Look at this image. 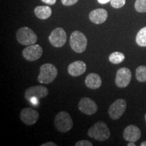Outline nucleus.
<instances>
[{
	"mask_svg": "<svg viewBox=\"0 0 146 146\" xmlns=\"http://www.w3.org/2000/svg\"><path fill=\"white\" fill-rule=\"evenodd\" d=\"M110 131L106 124L103 121H98L89 129L87 135L90 137L100 141H104L110 137Z\"/></svg>",
	"mask_w": 146,
	"mask_h": 146,
	"instance_id": "1",
	"label": "nucleus"
},
{
	"mask_svg": "<svg viewBox=\"0 0 146 146\" xmlns=\"http://www.w3.org/2000/svg\"><path fill=\"white\" fill-rule=\"evenodd\" d=\"M58 75L57 68L50 63L44 64L40 67L38 81L42 84H50L54 81Z\"/></svg>",
	"mask_w": 146,
	"mask_h": 146,
	"instance_id": "2",
	"label": "nucleus"
},
{
	"mask_svg": "<svg viewBox=\"0 0 146 146\" xmlns=\"http://www.w3.org/2000/svg\"><path fill=\"white\" fill-rule=\"evenodd\" d=\"M54 125L60 132L67 133L72 128L73 121L68 112L61 111L55 117Z\"/></svg>",
	"mask_w": 146,
	"mask_h": 146,
	"instance_id": "3",
	"label": "nucleus"
},
{
	"mask_svg": "<svg viewBox=\"0 0 146 146\" xmlns=\"http://www.w3.org/2000/svg\"><path fill=\"white\" fill-rule=\"evenodd\" d=\"M70 45L72 50L76 53H83L87 46V39L83 33L78 31L72 32L70 37Z\"/></svg>",
	"mask_w": 146,
	"mask_h": 146,
	"instance_id": "4",
	"label": "nucleus"
},
{
	"mask_svg": "<svg viewBox=\"0 0 146 146\" xmlns=\"http://www.w3.org/2000/svg\"><path fill=\"white\" fill-rule=\"evenodd\" d=\"M16 39L21 45L29 46L35 44L37 41V36L31 29L24 27L18 29L16 32Z\"/></svg>",
	"mask_w": 146,
	"mask_h": 146,
	"instance_id": "5",
	"label": "nucleus"
},
{
	"mask_svg": "<svg viewBox=\"0 0 146 146\" xmlns=\"http://www.w3.org/2000/svg\"><path fill=\"white\" fill-rule=\"evenodd\" d=\"M127 108V102L124 99H118L111 104L108 109L110 117L112 120H118L123 116Z\"/></svg>",
	"mask_w": 146,
	"mask_h": 146,
	"instance_id": "6",
	"label": "nucleus"
},
{
	"mask_svg": "<svg viewBox=\"0 0 146 146\" xmlns=\"http://www.w3.org/2000/svg\"><path fill=\"white\" fill-rule=\"evenodd\" d=\"M66 33L62 28L55 29L49 36V41L55 47H61L66 42Z\"/></svg>",
	"mask_w": 146,
	"mask_h": 146,
	"instance_id": "7",
	"label": "nucleus"
},
{
	"mask_svg": "<svg viewBox=\"0 0 146 146\" xmlns=\"http://www.w3.org/2000/svg\"><path fill=\"white\" fill-rule=\"evenodd\" d=\"M132 78V73L128 68H121L118 69L116 72L115 83L120 88H125L129 85Z\"/></svg>",
	"mask_w": 146,
	"mask_h": 146,
	"instance_id": "8",
	"label": "nucleus"
},
{
	"mask_svg": "<svg viewBox=\"0 0 146 146\" xmlns=\"http://www.w3.org/2000/svg\"><path fill=\"white\" fill-rule=\"evenodd\" d=\"M43 54V49L39 45L33 44L29 45L23 51V56L25 60L29 62H34L39 59Z\"/></svg>",
	"mask_w": 146,
	"mask_h": 146,
	"instance_id": "9",
	"label": "nucleus"
},
{
	"mask_svg": "<svg viewBox=\"0 0 146 146\" xmlns=\"http://www.w3.org/2000/svg\"><path fill=\"white\" fill-rule=\"evenodd\" d=\"M48 89L45 87L37 85L29 87L25 91V98L29 101L32 98H36L38 100L43 99L48 95Z\"/></svg>",
	"mask_w": 146,
	"mask_h": 146,
	"instance_id": "10",
	"label": "nucleus"
},
{
	"mask_svg": "<svg viewBox=\"0 0 146 146\" xmlns=\"http://www.w3.org/2000/svg\"><path fill=\"white\" fill-rule=\"evenodd\" d=\"M78 109L82 113L87 115H93L98 111V107L94 100L89 98H83L78 105Z\"/></svg>",
	"mask_w": 146,
	"mask_h": 146,
	"instance_id": "11",
	"label": "nucleus"
},
{
	"mask_svg": "<svg viewBox=\"0 0 146 146\" xmlns=\"http://www.w3.org/2000/svg\"><path fill=\"white\" fill-rule=\"evenodd\" d=\"M39 118V114L31 108H25L21 112V119L25 125H33L35 124Z\"/></svg>",
	"mask_w": 146,
	"mask_h": 146,
	"instance_id": "12",
	"label": "nucleus"
},
{
	"mask_svg": "<svg viewBox=\"0 0 146 146\" xmlns=\"http://www.w3.org/2000/svg\"><path fill=\"white\" fill-rule=\"evenodd\" d=\"M141 133L140 129L135 125H129L123 131V137L126 141L136 142L141 137Z\"/></svg>",
	"mask_w": 146,
	"mask_h": 146,
	"instance_id": "13",
	"label": "nucleus"
},
{
	"mask_svg": "<svg viewBox=\"0 0 146 146\" xmlns=\"http://www.w3.org/2000/svg\"><path fill=\"white\" fill-rule=\"evenodd\" d=\"M89 18L92 23L96 25H100L107 20L108 12L103 8L96 9L89 13Z\"/></svg>",
	"mask_w": 146,
	"mask_h": 146,
	"instance_id": "14",
	"label": "nucleus"
},
{
	"mask_svg": "<svg viewBox=\"0 0 146 146\" xmlns=\"http://www.w3.org/2000/svg\"><path fill=\"white\" fill-rule=\"evenodd\" d=\"M87 66L83 61H75L71 63L68 67V72L72 76H78L84 74L86 71Z\"/></svg>",
	"mask_w": 146,
	"mask_h": 146,
	"instance_id": "15",
	"label": "nucleus"
},
{
	"mask_svg": "<svg viewBox=\"0 0 146 146\" xmlns=\"http://www.w3.org/2000/svg\"><path fill=\"white\" fill-rule=\"evenodd\" d=\"M85 85L91 89H97L101 87L102 81L99 74L90 73L85 78Z\"/></svg>",
	"mask_w": 146,
	"mask_h": 146,
	"instance_id": "16",
	"label": "nucleus"
},
{
	"mask_svg": "<svg viewBox=\"0 0 146 146\" xmlns=\"http://www.w3.org/2000/svg\"><path fill=\"white\" fill-rule=\"evenodd\" d=\"M35 14L38 18L45 20L50 18L52 14V8L46 5H40L35 8Z\"/></svg>",
	"mask_w": 146,
	"mask_h": 146,
	"instance_id": "17",
	"label": "nucleus"
},
{
	"mask_svg": "<svg viewBox=\"0 0 146 146\" xmlns=\"http://www.w3.org/2000/svg\"><path fill=\"white\" fill-rule=\"evenodd\" d=\"M125 59V55L119 52H113L109 56V61L114 64H118L123 62Z\"/></svg>",
	"mask_w": 146,
	"mask_h": 146,
	"instance_id": "18",
	"label": "nucleus"
},
{
	"mask_svg": "<svg viewBox=\"0 0 146 146\" xmlns=\"http://www.w3.org/2000/svg\"><path fill=\"white\" fill-rule=\"evenodd\" d=\"M136 43L139 46L146 47V27L138 32L136 36Z\"/></svg>",
	"mask_w": 146,
	"mask_h": 146,
	"instance_id": "19",
	"label": "nucleus"
},
{
	"mask_svg": "<svg viewBox=\"0 0 146 146\" xmlns=\"http://www.w3.org/2000/svg\"><path fill=\"white\" fill-rule=\"evenodd\" d=\"M136 78L141 83L146 82V66H140L136 69Z\"/></svg>",
	"mask_w": 146,
	"mask_h": 146,
	"instance_id": "20",
	"label": "nucleus"
},
{
	"mask_svg": "<svg viewBox=\"0 0 146 146\" xmlns=\"http://www.w3.org/2000/svg\"><path fill=\"white\" fill-rule=\"evenodd\" d=\"M135 8L138 12H146V0H136Z\"/></svg>",
	"mask_w": 146,
	"mask_h": 146,
	"instance_id": "21",
	"label": "nucleus"
},
{
	"mask_svg": "<svg viewBox=\"0 0 146 146\" xmlns=\"http://www.w3.org/2000/svg\"><path fill=\"white\" fill-rule=\"evenodd\" d=\"M126 0H111L110 3L114 8H120L125 5Z\"/></svg>",
	"mask_w": 146,
	"mask_h": 146,
	"instance_id": "22",
	"label": "nucleus"
},
{
	"mask_svg": "<svg viewBox=\"0 0 146 146\" xmlns=\"http://www.w3.org/2000/svg\"><path fill=\"white\" fill-rule=\"evenodd\" d=\"M75 146H93V144L88 140H81L76 142Z\"/></svg>",
	"mask_w": 146,
	"mask_h": 146,
	"instance_id": "23",
	"label": "nucleus"
},
{
	"mask_svg": "<svg viewBox=\"0 0 146 146\" xmlns=\"http://www.w3.org/2000/svg\"><path fill=\"white\" fill-rule=\"evenodd\" d=\"M61 1L64 5L70 6V5H72L75 4L76 3H77L78 0H61Z\"/></svg>",
	"mask_w": 146,
	"mask_h": 146,
	"instance_id": "24",
	"label": "nucleus"
},
{
	"mask_svg": "<svg viewBox=\"0 0 146 146\" xmlns=\"http://www.w3.org/2000/svg\"><path fill=\"white\" fill-rule=\"evenodd\" d=\"M41 1L48 5H54L56 3V0H41Z\"/></svg>",
	"mask_w": 146,
	"mask_h": 146,
	"instance_id": "25",
	"label": "nucleus"
},
{
	"mask_svg": "<svg viewBox=\"0 0 146 146\" xmlns=\"http://www.w3.org/2000/svg\"><path fill=\"white\" fill-rule=\"evenodd\" d=\"M41 146H57V144L55 143L54 142L48 141V142H47V143L42 144Z\"/></svg>",
	"mask_w": 146,
	"mask_h": 146,
	"instance_id": "26",
	"label": "nucleus"
},
{
	"mask_svg": "<svg viewBox=\"0 0 146 146\" xmlns=\"http://www.w3.org/2000/svg\"><path fill=\"white\" fill-rule=\"evenodd\" d=\"M98 2L101 4H106V3H108L109 1H110L111 0H98Z\"/></svg>",
	"mask_w": 146,
	"mask_h": 146,
	"instance_id": "27",
	"label": "nucleus"
},
{
	"mask_svg": "<svg viewBox=\"0 0 146 146\" xmlns=\"http://www.w3.org/2000/svg\"><path fill=\"white\" fill-rule=\"evenodd\" d=\"M128 146H135L136 145L134 143V142H129V143L127 144Z\"/></svg>",
	"mask_w": 146,
	"mask_h": 146,
	"instance_id": "28",
	"label": "nucleus"
},
{
	"mask_svg": "<svg viewBox=\"0 0 146 146\" xmlns=\"http://www.w3.org/2000/svg\"><path fill=\"white\" fill-rule=\"evenodd\" d=\"M141 146H146V141H143L142 143L140 144Z\"/></svg>",
	"mask_w": 146,
	"mask_h": 146,
	"instance_id": "29",
	"label": "nucleus"
},
{
	"mask_svg": "<svg viewBox=\"0 0 146 146\" xmlns=\"http://www.w3.org/2000/svg\"><path fill=\"white\" fill-rule=\"evenodd\" d=\"M145 123H146V113H145Z\"/></svg>",
	"mask_w": 146,
	"mask_h": 146,
	"instance_id": "30",
	"label": "nucleus"
}]
</instances>
